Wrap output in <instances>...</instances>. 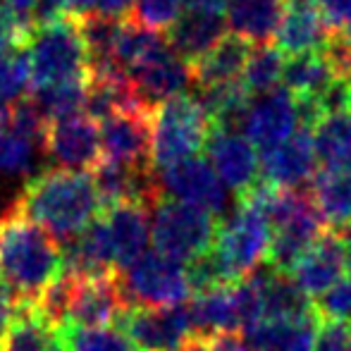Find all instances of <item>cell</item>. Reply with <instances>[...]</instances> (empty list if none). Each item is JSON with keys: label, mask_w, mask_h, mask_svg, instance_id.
I'll return each mask as SVG.
<instances>
[{"label": "cell", "mask_w": 351, "mask_h": 351, "mask_svg": "<svg viewBox=\"0 0 351 351\" xmlns=\"http://www.w3.org/2000/svg\"><path fill=\"white\" fill-rule=\"evenodd\" d=\"M103 160L132 167H153V108L151 110H120L98 122Z\"/></svg>", "instance_id": "15"}, {"label": "cell", "mask_w": 351, "mask_h": 351, "mask_svg": "<svg viewBox=\"0 0 351 351\" xmlns=\"http://www.w3.org/2000/svg\"><path fill=\"white\" fill-rule=\"evenodd\" d=\"M0 351H70L65 330L48 320L34 304L17 306Z\"/></svg>", "instance_id": "23"}, {"label": "cell", "mask_w": 351, "mask_h": 351, "mask_svg": "<svg viewBox=\"0 0 351 351\" xmlns=\"http://www.w3.org/2000/svg\"><path fill=\"white\" fill-rule=\"evenodd\" d=\"M70 351H139L120 325L106 328H62Z\"/></svg>", "instance_id": "28"}, {"label": "cell", "mask_w": 351, "mask_h": 351, "mask_svg": "<svg viewBox=\"0 0 351 351\" xmlns=\"http://www.w3.org/2000/svg\"><path fill=\"white\" fill-rule=\"evenodd\" d=\"M285 62L287 58L280 53L278 46H256L251 48V56L246 60L244 74H241V86L251 98L270 93L280 88L285 79Z\"/></svg>", "instance_id": "27"}, {"label": "cell", "mask_w": 351, "mask_h": 351, "mask_svg": "<svg viewBox=\"0 0 351 351\" xmlns=\"http://www.w3.org/2000/svg\"><path fill=\"white\" fill-rule=\"evenodd\" d=\"M12 318H14V304L8 299V294L0 289V339L5 337V332H8Z\"/></svg>", "instance_id": "36"}, {"label": "cell", "mask_w": 351, "mask_h": 351, "mask_svg": "<svg viewBox=\"0 0 351 351\" xmlns=\"http://www.w3.org/2000/svg\"><path fill=\"white\" fill-rule=\"evenodd\" d=\"M339 32H342V34H344V38H347V41L351 43V19H349L347 24H344L342 29H339Z\"/></svg>", "instance_id": "39"}, {"label": "cell", "mask_w": 351, "mask_h": 351, "mask_svg": "<svg viewBox=\"0 0 351 351\" xmlns=\"http://www.w3.org/2000/svg\"><path fill=\"white\" fill-rule=\"evenodd\" d=\"M273 246V227L249 201H237V208L222 225H217V234L213 241L210 254L225 270L230 282L249 280L258 273L263 263L270 258Z\"/></svg>", "instance_id": "5"}, {"label": "cell", "mask_w": 351, "mask_h": 351, "mask_svg": "<svg viewBox=\"0 0 351 351\" xmlns=\"http://www.w3.org/2000/svg\"><path fill=\"white\" fill-rule=\"evenodd\" d=\"M213 134V122L196 96H175L153 108V170L199 158Z\"/></svg>", "instance_id": "4"}, {"label": "cell", "mask_w": 351, "mask_h": 351, "mask_svg": "<svg viewBox=\"0 0 351 351\" xmlns=\"http://www.w3.org/2000/svg\"><path fill=\"white\" fill-rule=\"evenodd\" d=\"M311 201L323 225H328L332 232L347 230L351 225V172L323 167L313 177Z\"/></svg>", "instance_id": "25"}, {"label": "cell", "mask_w": 351, "mask_h": 351, "mask_svg": "<svg viewBox=\"0 0 351 351\" xmlns=\"http://www.w3.org/2000/svg\"><path fill=\"white\" fill-rule=\"evenodd\" d=\"M36 5H38V0H0V12L27 36V41L34 29H36V22H34V17H36Z\"/></svg>", "instance_id": "32"}, {"label": "cell", "mask_w": 351, "mask_h": 351, "mask_svg": "<svg viewBox=\"0 0 351 351\" xmlns=\"http://www.w3.org/2000/svg\"><path fill=\"white\" fill-rule=\"evenodd\" d=\"M349 270L347 256H344L342 237L337 232L328 230L299 256L289 270V278L296 285V289L306 299H323L328 296L339 282L344 280V273Z\"/></svg>", "instance_id": "13"}, {"label": "cell", "mask_w": 351, "mask_h": 351, "mask_svg": "<svg viewBox=\"0 0 351 351\" xmlns=\"http://www.w3.org/2000/svg\"><path fill=\"white\" fill-rule=\"evenodd\" d=\"M32 91L77 86L91 79V58L77 17L41 24L32 32L27 46Z\"/></svg>", "instance_id": "3"}, {"label": "cell", "mask_w": 351, "mask_h": 351, "mask_svg": "<svg viewBox=\"0 0 351 351\" xmlns=\"http://www.w3.org/2000/svg\"><path fill=\"white\" fill-rule=\"evenodd\" d=\"M14 204L60 244H67L88 230L106 210L96 182L88 172L58 167L32 177Z\"/></svg>", "instance_id": "2"}, {"label": "cell", "mask_w": 351, "mask_h": 351, "mask_svg": "<svg viewBox=\"0 0 351 351\" xmlns=\"http://www.w3.org/2000/svg\"><path fill=\"white\" fill-rule=\"evenodd\" d=\"M342 244H344V256H347V265H349V270H351V225L347 227V232H344Z\"/></svg>", "instance_id": "38"}, {"label": "cell", "mask_w": 351, "mask_h": 351, "mask_svg": "<svg viewBox=\"0 0 351 351\" xmlns=\"http://www.w3.org/2000/svg\"><path fill=\"white\" fill-rule=\"evenodd\" d=\"M186 10V0H136L132 17L153 32H170L182 19Z\"/></svg>", "instance_id": "29"}, {"label": "cell", "mask_w": 351, "mask_h": 351, "mask_svg": "<svg viewBox=\"0 0 351 351\" xmlns=\"http://www.w3.org/2000/svg\"><path fill=\"white\" fill-rule=\"evenodd\" d=\"M151 239L158 254L189 265L213 249L217 225L206 210L160 196L151 208Z\"/></svg>", "instance_id": "6"}, {"label": "cell", "mask_w": 351, "mask_h": 351, "mask_svg": "<svg viewBox=\"0 0 351 351\" xmlns=\"http://www.w3.org/2000/svg\"><path fill=\"white\" fill-rule=\"evenodd\" d=\"M227 5L230 0H186V10H199V12L220 14V17H225Z\"/></svg>", "instance_id": "35"}, {"label": "cell", "mask_w": 351, "mask_h": 351, "mask_svg": "<svg viewBox=\"0 0 351 351\" xmlns=\"http://www.w3.org/2000/svg\"><path fill=\"white\" fill-rule=\"evenodd\" d=\"M315 308H318V315L323 320H337V323L351 325V278H344L339 282L328 296L320 299Z\"/></svg>", "instance_id": "30"}, {"label": "cell", "mask_w": 351, "mask_h": 351, "mask_svg": "<svg viewBox=\"0 0 351 351\" xmlns=\"http://www.w3.org/2000/svg\"><path fill=\"white\" fill-rule=\"evenodd\" d=\"M72 17H84V14L96 12V0H70Z\"/></svg>", "instance_id": "37"}, {"label": "cell", "mask_w": 351, "mask_h": 351, "mask_svg": "<svg viewBox=\"0 0 351 351\" xmlns=\"http://www.w3.org/2000/svg\"><path fill=\"white\" fill-rule=\"evenodd\" d=\"M315 8L337 32L351 19V0H315Z\"/></svg>", "instance_id": "33"}, {"label": "cell", "mask_w": 351, "mask_h": 351, "mask_svg": "<svg viewBox=\"0 0 351 351\" xmlns=\"http://www.w3.org/2000/svg\"><path fill=\"white\" fill-rule=\"evenodd\" d=\"M251 48L246 41L227 34L220 43L191 67L194 74V86L196 88H217V86H232V84H241V74H244L246 60L251 56Z\"/></svg>", "instance_id": "24"}, {"label": "cell", "mask_w": 351, "mask_h": 351, "mask_svg": "<svg viewBox=\"0 0 351 351\" xmlns=\"http://www.w3.org/2000/svg\"><path fill=\"white\" fill-rule=\"evenodd\" d=\"M130 82L143 101L156 108L162 101L184 96L186 88L194 84V74H191V67L172 51L170 43H165L146 62L130 72Z\"/></svg>", "instance_id": "17"}, {"label": "cell", "mask_w": 351, "mask_h": 351, "mask_svg": "<svg viewBox=\"0 0 351 351\" xmlns=\"http://www.w3.org/2000/svg\"><path fill=\"white\" fill-rule=\"evenodd\" d=\"M127 308H167L182 306L191 294L189 270L184 263L158 251H146L136 263L117 273Z\"/></svg>", "instance_id": "7"}, {"label": "cell", "mask_w": 351, "mask_h": 351, "mask_svg": "<svg viewBox=\"0 0 351 351\" xmlns=\"http://www.w3.org/2000/svg\"><path fill=\"white\" fill-rule=\"evenodd\" d=\"M115 325H120L139 351H180L194 337L189 308H130Z\"/></svg>", "instance_id": "11"}, {"label": "cell", "mask_w": 351, "mask_h": 351, "mask_svg": "<svg viewBox=\"0 0 351 351\" xmlns=\"http://www.w3.org/2000/svg\"><path fill=\"white\" fill-rule=\"evenodd\" d=\"M208 162L220 177V182L237 199L249 194L254 186L261 184V151L244 136L241 130H213L208 146Z\"/></svg>", "instance_id": "12"}, {"label": "cell", "mask_w": 351, "mask_h": 351, "mask_svg": "<svg viewBox=\"0 0 351 351\" xmlns=\"http://www.w3.org/2000/svg\"><path fill=\"white\" fill-rule=\"evenodd\" d=\"M315 351H351V325L320 318Z\"/></svg>", "instance_id": "31"}, {"label": "cell", "mask_w": 351, "mask_h": 351, "mask_svg": "<svg viewBox=\"0 0 351 351\" xmlns=\"http://www.w3.org/2000/svg\"><path fill=\"white\" fill-rule=\"evenodd\" d=\"M225 17L186 10L182 19L167 32V43L189 67H194L227 36Z\"/></svg>", "instance_id": "22"}, {"label": "cell", "mask_w": 351, "mask_h": 351, "mask_svg": "<svg viewBox=\"0 0 351 351\" xmlns=\"http://www.w3.org/2000/svg\"><path fill=\"white\" fill-rule=\"evenodd\" d=\"M41 143L58 170L93 172L103 162L101 127L86 112L48 122Z\"/></svg>", "instance_id": "8"}, {"label": "cell", "mask_w": 351, "mask_h": 351, "mask_svg": "<svg viewBox=\"0 0 351 351\" xmlns=\"http://www.w3.org/2000/svg\"><path fill=\"white\" fill-rule=\"evenodd\" d=\"M301 127H306L301 106L285 86L251 98L241 120L244 136L261 151H268L291 139Z\"/></svg>", "instance_id": "9"}, {"label": "cell", "mask_w": 351, "mask_h": 351, "mask_svg": "<svg viewBox=\"0 0 351 351\" xmlns=\"http://www.w3.org/2000/svg\"><path fill=\"white\" fill-rule=\"evenodd\" d=\"M335 29L320 14L315 3L289 5L278 29V48L285 58H299L308 53H320L332 38Z\"/></svg>", "instance_id": "19"}, {"label": "cell", "mask_w": 351, "mask_h": 351, "mask_svg": "<svg viewBox=\"0 0 351 351\" xmlns=\"http://www.w3.org/2000/svg\"><path fill=\"white\" fill-rule=\"evenodd\" d=\"M315 156L325 170L351 172V112H328L311 125Z\"/></svg>", "instance_id": "26"}, {"label": "cell", "mask_w": 351, "mask_h": 351, "mask_svg": "<svg viewBox=\"0 0 351 351\" xmlns=\"http://www.w3.org/2000/svg\"><path fill=\"white\" fill-rule=\"evenodd\" d=\"M306 3H315V0H287V5H306Z\"/></svg>", "instance_id": "40"}, {"label": "cell", "mask_w": 351, "mask_h": 351, "mask_svg": "<svg viewBox=\"0 0 351 351\" xmlns=\"http://www.w3.org/2000/svg\"><path fill=\"white\" fill-rule=\"evenodd\" d=\"M158 182L162 196L206 210L213 217L222 215L227 208V186L215 175L210 162L201 156L160 170Z\"/></svg>", "instance_id": "10"}, {"label": "cell", "mask_w": 351, "mask_h": 351, "mask_svg": "<svg viewBox=\"0 0 351 351\" xmlns=\"http://www.w3.org/2000/svg\"><path fill=\"white\" fill-rule=\"evenodd\" d=\"M241 351H254V349H249V347H246V342H244V349H241Z\"/></svg>", "instance_id": "41"}, {"label": "cell", "mask_w": 351, "mask_h": 351, "mask_svg": "<svg viewBox=\"0 0 351 351\" xmlns=\"http://www.w3.org/2000/svg\"><path fill=\"white\" fill-rule=\"evenodd\" d=\"M117 275L106 278H72L70 304L62 328H106L127 313Z\"/></svg>", "instance_id": "14"}, {"label": "cell", "mask_w": 351, "mask_h": 351, "mask_svg": "<svg viewBox=\"0 0 351 351\" xmlns=\"http://www.w3.org/2000/svg\"><path fill=\"white\" fill-rule=\"evenodd\" d=\"M287 8V0H230L225 27L249 46H268L270 38L278 36Z\"/></svg>", "instance_id": "20"}, {"label": "cell", "mask_w": 351, "mask_h": 351, "mask_svg": "<svg viewBox=\"0 0 351 351\" xmlns=\"http://www.w3.org/2000/svg\"><path fill=\"white\" fill-rule=\"evenodd\" d=\"M320 330L318 308L289 320H263L246 330V347L254 351H315Z\"/></svg>", "instance_id": "21"}, {"label": "cell", "mask_w": 351, "mask_h": 351, "mask_svg": "<svg viewBox=\"0 0 351 351\" xmlns=\"http://www.w3.org/2000/svg\"><path fill=\"white\" fill-rule=\"evenodd\" d=\"M115 256L117 273L130 268L132 263L146 254V244L151 241V208L143 204H115L108 206L101 215Z\"/></svg>", "instance_id": "18"}, {"label": "cell", "mask_w": 351, "mask_h": 351, "mask_svg": "<svg viewBox=\"0 0 351 351\" xmlns=\"http://www.w3.org/2000/svg\"><path fill=\"white\" fill-rule=\"evenodd\" d=\"M318 156L311 127H301L291 139L268 151H261V177L282 189H301L318 172Z\"/></svg>", "instance_id": "16"}, {"label": "cell", "mask_w": 351, "mask_h": 351, "mask_svg": "<svg viewBox=\"0 0 351 351\" xmlns=\"http://www.w3.org/2000/svg\"><path fill=\"white\" fill-rule=\"evenodd\" d=\"M60 275V244L12 204L0 215V289L14 308L29 306Z\"/></svg>", "instance_id": "1"}, {"label": "cell", "mask_w": 351, "mask_h": 351, "mask_svg": "<svg viewBox=\"0 0 351 351\" xmlns=\"http://www.w3.org/2000/svg\"><path fill=\"white\" fill-rule=\"evenodd\" d=\"M136 0H96V12L108 14V17H130L134 12Z\"/></svg>", "instance_id": "34"}]
</instances>
